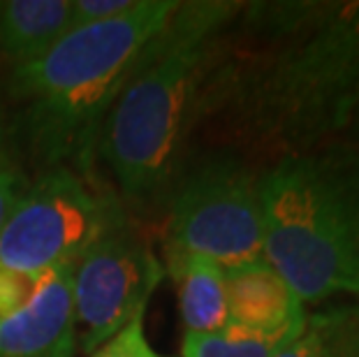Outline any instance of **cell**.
<instances>
[{"label": "cell", "mask_w": 359, "mask_h": 357, "mask_svg": "<svg viewBox=\"0 0 359 357\" xmlns=\"http://www.w3.org/2000/svg\"><path fill=\"white\" fill-rule=\"evenodd\" d=\"M250 14L290 42L234 81L236 119L283 156L316 151L359 109V0L253 5Z\"/></svg>", "instance_id": "6da1fadb"}, {"label": "cell", "mask_w": 359, "mask_h": 357, "mask_svg": "<svg viewBox=\"0 0 359 357\" xmlns=\"http://www.w3.org/2000/svg\"><path fill=\"white\" fill-rule=\"evenodd\" d=\"M179 5L137 0L123 17L74 28L44 56L12 70L14 133L40 170L70 167L88 177L107 114Z\"/></svg>", "instance_id": "7a4b0ae2"}, {"label": "cell", "mask_w": 359, "mask_h": 357, "mask_svg": "<svg viewBox=\"0 0 359 357\" xmlns=\"http://www.w3.org/2000/svg\"><path fill=\"white\" fill-rule=\"evenodd\" d=\"M241 7L181 3L137 60L97 144L123 200L147 204L174 181L216 37Z\"/></svg>", "instance_id": "3957f363"}, {"label": "cell", "mask_w": 359, "mask_h": 357, "mask_svg": "<svg viewBox=\"0 0 359 357\" xmlns=\"http://www.w3.org/2000/svg\"><path fill=\"white\" fill-rule=\"evenodd\" d=\"M264 260L302 302L359 295V149L280 156L259 177Z\"/></svg>", "instance_id": "277c9868"}, {"label": "cell", "mask_w": 359, "mask_h": 357, "mask_svg": "<svg viewBox=\"0 0 359 357\" xmlns=\"http://www.w3.org/2000/svg\"><path fill=\"white\" fill-rule=\"evenodd\" d=\"M123 223L116 197L93 191L88 177L70 167H47L0 230V267L42 276L74 264Z\"/></svg>", "instance_id": "5b68a950"}, {"label": "cell", "mask_w": 359, "mask_h": 357, "mask_svg": "<svg viewBox=\"0 0 359 357\" xmlns=\"http://www.w3.org/2000/svg\"><path fill=\"white\" fill-rule=\"evenodd\" d=\"M264 248L259 177L236 158H204L177 181L167 255H202L223 269L259 260Z\"/></svg>", "instance_id": "8992f818"}, {"label": "cell", "mask_w": 359, "mask_h": 357, "mask_svg": "<svg viewBox=\"0 0 359 357\" xmlns=\"http://www.w3.org/2000/svg\"><path fill=\"white\" fill-rule=\"evenodd\" d=\"M163 278L165 264L126 223L97 239L72 267L81 351L90 355L130 321L147 314V304Z\"/></svg>", "instance_id": "52a82bcc"}, {"label": "cell", "mask_w": 359, "mask_h": 357, "mask_svg": "<svg viewBox=\"0 0 359 357\" xmlns=\"http://www.w3.org/2000/svg\"><path fill=\"white\" fill-rule=\"evenodd\" d=\"M72 267L65 264L42 274L24 307L0 318V357H74Z\"/></svg>", "instance_id": "ba28073f"}, {"label": "cell", "mask_w": 359, "mask_h": 357, "mask_svg": "<svg viewBox=\"0 0 359 357\" xmlns=\"http://www.w3.org/2000/svg\"><path fill=\"white\" fill-rule=\"evenodd\" d=\"M227 330L292 341L304 332V302L264 257L225 269Z\"/></svg>", "instance_id": "9c48e42d"}, {"label": "cell", "mask_w": 359, "mask_h": 357, "mask_svg": "<svg viewBox=\"0 0 359 357\" xmlns=\"http://www.w3.org/2000/svg\"><path fill=\"white\" fill-rule=\"evenodd\" d=\"M72 30V0H0V58L33 63Z\"/></svg>", "instance_id": "30bf717a"}, {"label": "cell", "mask_w": 359, "mask_h": 357, "mask_svg": "<svg viewBox=\"0 0 359 357\" xmlns=\"http://www.w3.org/2000/svg\"><path fill=\"white\" fill-rule=\"evenodd\" d=\"M179 292L181 321L190 334H211L227 328L225 269L202 255H167V267Z\"/></svg>", "instance_id": "8fae6325"}, {"label": "cell", "mask_w": 359, "mask_h": 357, "mask_svg": "<svg viewBox=\"0 0 359 357\" xmlns=\"http://www.w3.org/2000/svg\"><path fill=\"white\" fill-rule=\"evenodd\" d=\"M276 357H359V307H336L309 316L304 332Z\"/></svg>", "instance_id": "7c38bea8"}, {"label": "cell", "mask_w": 359, "mask_h": 357, "mask_svg": "<svg viewBox=\"0 0 359 357\" xmlns=\"http://www.w3.org/2000/svg\"><path fill=\"white\" fill-rule=\"evenodd\" d=\"M287 344V339L250 337L225 328L223 332L211 334L186 332L181 353L183 357H276Z\"/></svg>", "instance_id": "4fadbf2b"}, {"label": "cell", "mask_w": 359, "mask_h": 357, "mask_svg": "<svg viewBox=\"0 0 359 357\" xmlns=\"http://www.w3.org/2000/svg\"><path fill=\"white\" fill-rule=\"evenodd\" d=\"M30 181L33 179H28L24 149L14 133L12 116L0 105V230L26 195Z\"/></svg>", "instance_id": "5bb4252c"}, {"label": "cell", "mask_w": 359, "mask_h": 357, "mask_svg": "<svg viewBox=\"0 0 359 357\" xmlns=\"http://www.w3.org/2000/svg\"><path fill=\"white\" fill-rule=\"evenodd\" d=\"M144 316L147 314L130 321L116 337H111L88 357H167L149 344L147 334H144Z\"/></svg>", "instance_id": "9a60e30c"}, {"label": "cell", "mask_w": 359, "mask_h": 357, "mask_svg": "<svg viewBox=\"0 0 359 357\" xmlns=\"http://www.w3.org/2000/svg\"><path fill=\"white\" fill-rule=\"evenodd\" d=\"M135 5L137 0H72V30L114 21Z\"/></svg>", "instance_id": "2e32d148"}, {"label": "cell", "mask_w": 359, "mask_h": 357, "mask_svg": "<svg viewBox=\"0 0 359 357\" xmlns=\"http://www.w3.org/2000/svg\"><path fill=\"white\" fill-rule=\"evenodd\" d=\"M40 276L21 274V271H12L0 267V318L14 314L30 299L35 292Z\"/></svg>", "instance_id": "e0dca14e"}, {"label": "cell", "mask_w": 359, "mask_h": 357, "mask_svg": "<svg viewBox=\"0 0 359 357\" xmlns=\"http://www.w3.org/2000/svg\"><path fill=\"white\" fill-rule=\"evenodd\" d=\"M353 126H355V140H353V144H355V147L359 149V109H357V114H355Z\"/></svg>", "instance_id": "ac0fdd59"}]
</instances>
